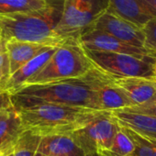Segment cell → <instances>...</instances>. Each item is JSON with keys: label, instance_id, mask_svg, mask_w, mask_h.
<instances>
[{"label": "cell", "instance_id": "cell-2", "mask_svg": "<svg viewBox=\"0 0 156 156\" xmlns=\"http://www.w3.org/2000/svg\"><path fill=\"white\" fill-rule=\"evenodd\" d=\"M11 100L15 109L40 104H57L103 110L87 73L77 79L24 85L11 94Z\"/></svg>", "mask_w": 156, "mask_h": 156}, {"label": "cell", "instance_id": "cell-8", "mask_svg": "<svg viewBox=\"0 0 156 156\" xmlns=\"http://www.w3.org/2000/svg\"><path fill=\"white\" fill-rule=\"evenodd\" d=\"M79 41L85 50L123 53L141 59L156 58L155 51L147 50L146 48H139L125 43L98 30H91L86 32L81 36Z\"/></svg>", "mask_w": 156, "mask_h": 156}, {"label": "cell", "instance_id": "cell-9", "mask_svg": "<svg viewBox=\"0 0 156 156\" xmlns=\"http://www.w3.org/2000/svg\"><path fill=\"white\" fill-rule=\"evenodd\" d=\"M87 77L103 110L114 111L131 106L129 99L113 84L108 73L100 71L94 65L87 73Z\"/></svg>", "mask_w": 156, "mask_h": 156}, {"label": "cell", "instance_id": "cell-22", "mask_svg": "<svg viewBox=\"0 0 156 156\" xmlns=\"http://www.w3.org/2000/svg\"><path fill=\"white\" fill-rule=\"evenodd\" d=\"M145 33L144 48L156 52V19L150 20L143 28Z\"/></svg>", "mask_w": 156, "mask_h": 156}, {"label": "cell", "instance_id": "cell-28", "mask_svg": "<svg viewBox=\"0 0 156 156\" xmlns=\"http://www.w3.org/2000/svg\"><path fill=\"white\" fill-rule=\"evenodd\" d=\"M9 111H3V112H0V119H2V118H3V117L8 113V112H9Z\"/></svg>", "mask_w": 156, "mask_h": 156}, {"label": "cell", "instance_id": "cell-26", "mask_svg": "<svg viewBox=\"0 0 156 156\" xmlns=\"http://www.w3.org/2000/svg\"><path fill=\"white\" fill-rule=\"evenodd\" d=\"M143 8L153 19H156V0H140Z\"/></svg>", "mask_w": 156, "mask_h": 156}, {"label": "cell", "instance_id": "cell-31", "mask_svg": "<svg viewBox=\"0 0 156 156\" xmlns=\"http://www.w3.org/2000/svg\"><path fill=\"white\" fill-rule=\"evenodd\" d=\"M152 156H156V149H155V151H153V153H152Z\"/></svg>", "mask_w": 156, "mask_h": 156}, {"label": "cell", "instance_id": "cell-3", "mask_svg": "<svg viewBox=\"0 0 156 156\" xmlns=\"http://www.w3.org/2000/svg\"><path fill=\"white\" fill-rule=\"evenodd\" d=\"M16 110L24 130H30L41 137L70 136L108 112L57 104H40Z\"/></svg>", "mask_w": 156, "mask_h": 156}, {"label": "cell", "instance_id": "cell-17", "mask_svg": "<svg viewBox=\"0 0 156 156\" xmlns=\"http://www.w3.org/2000/svg\"><path fill=\"white\" fill-rule=\"evenodd\" d=\"M38 151L47 156H86L73 139L68 135L42 137Z\"/></svg>", "mask_w": 156, "mask_h": 156}, {"label": "cell", "instance_id": "cell-4", "mask_svg": "<svg viewBox=\"0 0 156 156\" xmlns=\"http://www.w3.org/2000/svg\"><path fill=\"white\" fill-rule=\"evenodd\" d=\"M93 67L80 42L70 41L58 47L47 64L25 85L77 79L85 76Z\"/></svg>", "mask_w": 156, "mask_h": 156}, {"label": "cell", "instance_id": "cell-25", "mask_svg": "<svg viewBox=\"0 0 156 156\" xmlns=\"http://www.w3.org/2000/svg\"><path fill=\"white\" fill-rule=\"evenodd\" d=\"M13 104L11 100V94L0 87V112L9 111L13 109Z\"/></svg>", "mask_w": 156, "mask_h": 156}, {"label": "cell", "instance_id": "cell-24", "mask_svg": "<svg viewBox=\"0 0 156 156\" xmlns=\"http://www.w3.org/2000/svg\"><path fill=\"white\" fill-rule=\"evenodd\" d=\"M124 110L131 111V112H136L140 114H144V115H149L152 117H156V99L143 104L140 106H133L129 107L127 108H124Z\"/></svg>", "mask_w": 156, "mask_h": 156}, {"label": "cell", "instance_id": "cell-13", "mask_svg": "<svg viewBox=\"0 0 156 156\" xmlns=\"http://www.w3.org/2000/svg\"><path fill=\"white\" fill-rule=\"evenodd\" d=\"M24 129L18 111L13 108L0 119V156L13 153Z\"/></svg>", "mask_w": 156, "mask_h": 156}, {"label": "cell", "instance_id": "cell-10", "mask_svg": "<svg viewBox=\"0 0 156 156\" xmlns=\"http://www.w3.org/2000/svg\"><path fill=\"white\" fill-rule=\"evenodd\" d=\"M92 30L104 31L125 43L144 48L145 33L143 29L119 18L109 9L98 20Z\"/></svg>", "mask_w": 156, "mask_h": 156}, {"label": "cell", "instance_id": "cell-18", "mask_svg": "<svg viewBox=\"0 0 156 156\" xmlns=\"http://www.w3.org/2000/svg\"><path fill=\"white\" fill-rule=\"evenodd\" d=\"M47 6V0H0V16L39 10Z\"/></svg>", "mask_w": 156, "mask_h": 156}, {"label": "cell", "instance_id": "cell-14", "mask_svg": "<svg viewBox=\"0 0 156 156\" xmlns=\"http://www.w3.org/2000/svg\"><path fill=\"white\" fill-rule=\"evenodd\" d=\"M57 49L58 47L50 48L20 68L17 72L11 74L9 81L4 87V89L12 94L24 86L32 76L37 74L47 64Z\"/></svg>", "mask_w": 156, "mask_h": 156}, {"label": "cell", "instance_id": "cell-32", "mask_svg": "<svg viewBox=\"0 0 156 156\" xmlns=\"http://www.w3.org/2000/svg\"><path fill=\"white\" fill-rule=\"evenodd\" d=\"M0 41H2V36H1V31H0Z\"/></svg>", "mask_w": 156, "mask_h": 156}, {"label": "cell", "instance_id": "cell-7", "mask_svg": "<svg viewBox=\"0 0 156 156\" xmlns=\"http://www.w3.org/2000/svg\"><path fill=\"white\" fill-rule=\"evenodd\" d=\"M119 128L111 111H108L70 136L86 156H100L110 148Z\"/></svg>", "mask_w": 156, "mask_h": 156}, {"label": "cell", "instance_id": "cell-27", "mask_svg": "<svg viewBox=\"0 0 156 156\" xmlns=\"http://www.w3.org/2000/svg\"><path fill=\"white\" fill-rule=\"evenodd\" d=\"M6 51V43L3 41H0V51Z\"/></svg>", "mask_w": 156, "mask_h": 156}, {"label": "cell", "instance_id": "cell-12", "mask_svg": "<svg viewBox=\"0 0 156 156\" xmlns=\"http://www.w3.org/2000/svg\"><path fill=\"white\" fill-rule=\"evenodd\" d=\"M111 115L119 126L138 132L156 146V117L124 109L111 111Z\"/></svg>", "mask_w": 156, "mask_h": 156}, {"label": "cell", "instance_id": "cell-29", "mask_svg": "<svg viewBox=\"0 0 156 156\" xmlns=\"http://www.w3.org/2000/svg\"><path fill=\"white\" fill-rule=\"evenodd\" d=\"M35 156H47V155H45V154H43V153H41V152H39V151H38V152L36 153V155H35Z\"/></svg>", "mask_w": 156, "mask_h": 156}, {"label": "cell", "instance_id": "cell-5", "mask_svg": "<svg viewBox=\"0 0 156 156\" xmlns=\"http://www.w3.org/2000/svg\"><path fill=\"white\" fill-rule=\"evenodd\" d=\"M109 6L110 0H65L62 20L55 29L56 37L63 42L79 41Z\"/></svg>", "mask_w": 156, "mask_h": 156}, {"label": "cell", "instance_id": "cell-19", "mask_svg": "<svg viewBox=\"0 0 156 156\" xmlns=\"http://www.w3.org/2000/svg\"><path fill=\"white\" fill-rule=\"evenodd\" d=\"M42 137L30 130H24L20 135L13 151L14 156H35L38 152Z\"/></svg>", "mask_w": 156, "mask_h": 156}, {"label": "cell", "instance_id": "cell-15", "mask_svg": "<svg viewBox=\"0 0 156 156\" xmlns=\"http://www.w3.org/2000/svg\"><path fill=\"white\" fill-rule=\"evenodd\" d=\"M5 43L6 51L9 58L11 74L43 51L52 48L43 44L18 41H9Z\"/></svg>", "mask_w": 156, "mask_h": 156}, {"label": "cell", "instance_id": "cell-1", "mask_svg": "<svg viewBox=\"0 0 156 156\" xmlns=\"http://www.w3.org/2000/svg\"><path fill=\"white\" fill-rule=\"evenodd\" d=\"M65 0H47L41 9L0 16V31L4 42L18 41L51 47L66 42L58 39L55 29L62 20Z\"/></svg>", "mask_w": 156, "mask_h": 156}, {"label": "cell", "instance_id": "cell-11", "mask_svg": "<svg viewBox=\"0 0 156 156\" xmlns=\"http://www.w3.org/2000/svg\"><path fill=\"white\" fill-rule=\"evenodd\" d=\"M109 76L113 84L129 99L130 107L143 105L156 99V81L154 79Z\"/></svg>", "mask_w": 156, "mask_h": 156}, {"label": "cell", "instance_id": "cell-16", "mask_svg": "<svg viewBox=\"0 0 156 156\" xmlns=\"http://www.w3.org/2000/svg\"><path fill=\"white\" fill-rule=\"evenodd\" d=\"M108 9L119 18L141 29L153 19L143 8L140 0H110Z\"/></svg>", "mask_w": 156, "mask_h": 156}, {"label": "cell", "instance_id": "cell-20", "mask_svg": "<svg viewBox=\"0 0 156 156\" xmlns=\"http://www.w3.org/2000/svg\"><path fill=\"white\" fill-rule=\"evenodd\" d=\"M133 151L134 146L131 140L119 128L110 148L101 153L100 156H131Z\"/></svg>", "mask_w": 156, "mask_h": 156}, {"label": "cell", "instance_id": "cell-23", "mask_svg": "<svg viewBox=\"0 0 156 156\" xmlns=\"http://www.w3.org/2000/svg\"><path fill=\"white\" fill-rule=\"evenodd\" d=\"M10 76V62L8 52L6 51H0V87L4 88Z\"/></svg>", "mask_w": 156, "mask_h": 156}, {"label": "cell", "instance_id": "cell-6", "mask_svg": "<svg viewBox=\"0 0 156 156\" xmlns=\"http://www.w3.org/2000/svg\"><path fill=\"white\" fill-rule=\"evenodd\" d=\"M85 51L93 64L109 75L154 79L156 58L141 59L123 53Z\"/></svg>", "mask_w": 156, "mask_h": 156}, {"label": "cell", "instance_id": "cell-33", "mask_svg": "<svg viewBox=\"0 0 156 156\" xmlns=\"http://www.w3.org/2000/svg\"><path fill=\"white\" fill-rule=\"evenodd\" d=\"M8 156H14V155H13V153H11V154H9V155H8Z\"/></svg>", "mask_w": 156, "mask_h": 156}, {"label": "cell", "instance_id": "cell-21", "mask_svg": "<svg viewBox=\"0 0 156 156\" xmlns=\"http://www.w3.org/2000/svg\"><path fill=\"white\" fill-rule=\"evenodd\" d=\"M120 129L129 138L134 146V151L131 156H152V153L156 149L155 145L140 135L138 132L127 127L120 126Z\"/></svg>", "mask_w": 156, "mask_h": 156}, {"label": "cell", "instance_id": "cell-30", "mask_svg": "<svg viewBox=\"0 0 156 156\" xmlns=\"http://www.w3.org/2000/svg\"><path fill=\"white\" fill-rule=\"evenodd\" d=\"M154 80L156 81V66H155V69H154Z\"/></svg>", "mask_w": 156, "mask_h": 156}]
</instances>
